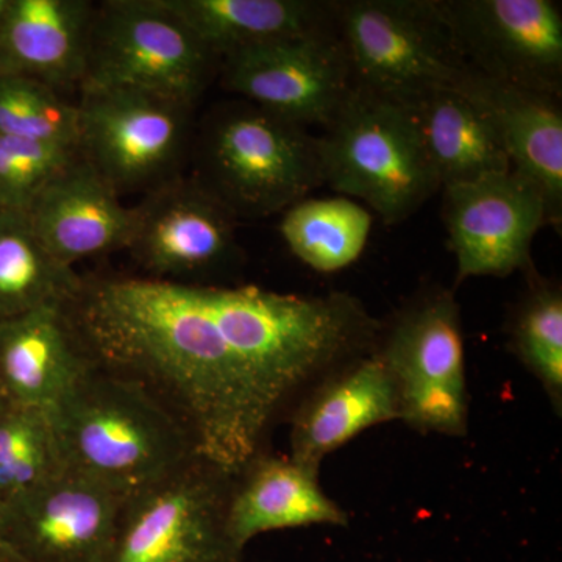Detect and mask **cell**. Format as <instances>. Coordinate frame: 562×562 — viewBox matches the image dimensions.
Masks as SVG:
<instances>
[{"mask_svg": "<svg viewBox=\"0 0 562 562\" xmlns=\"http://www.w3.org/2000/svg\"><path fill=\"white\" fill-rule=\"evenodd\" d=\"M247 476L233 491L227 531L239 550L262 535L306 525H346V513L317 483V471L292 460L251 461Z\"/></svg>", "mask_w": 562, "mask_h": 562, "instance_id": "ffe728a7", "label": "cell"}, {"mask_svg": "<svg viewBox=\"0 0 562 562\" xmlns=\"http://www.w3.org/2000/svg\"><path fill=\"white\" fill-rule=\"evenodd\" d=\"M0 135L79 149V106L43 81L0 76Z\"/></svg>", "mask_w": 562, "mask_h": 562, "instance_id": "484cf974", "label": "cell"}, {"mask_svg": "<svg viewBox=\"0 0 562 562\" xmlns=\"http://www.w3.org/2000/svg\"><path fill=\"white\" fill-rule=\"evenodd\" d=\"M83 286L76 269L44 249L27 211L0 210V319L68 306Z\"/></svg>", "mask_w": 562, "mask_h": 562, "instance_id": "603a6c76", "label": "cell"}, {"mask_svg": "<svg viewBox=\"0 0 562 562\" xmlns=\"http://www.w3.org/2000/svg\"><path fill=\"white\" fill-rule=\"evenodd\" d=\"M0 562H14V561H11L10 558H7L5 554L0 552Z\"/></svg>", "mask_w": 562, "mask_h": 562, "instance_id": "4dcf8cb0", "label": "cell"}, {"mask_svg": "<svg viewBox=\"0 0 562 562\" xmlns=\"http://www.w3.org/2000/svg\"><path fill=\"white\" fill-rule=\"evenodd\" d=\"M442 192L458 281L530 268L535 236L549 225L546 199L530 179L512 169Z\"/></svg>", "mask_w": 562, "mask_h": 562, "instance_id": "4fadbf2b", "label": "cell"}, {"mask_svg": "<svg viewBox=\"0 0 562 562\" xmlns=\"http://www.w3.org/2000/svg\"><path fill=\"white\" fill-rule=\"evenodd\" d=\"M333 9L357 90L413 110L469 72L435 0H346Z\"/></svg>", "mask_w": 562, "mask_h": 562, "instance_id": "5b68a950", "label": "cell"}, {"mask_svg": "<svg viewBox=\"0 0 562 562\" xmlns=\"http://www.w3.org/2000/svg\"><path fill=\"white\" fill-rule=\"evenodd\" d=\"M217 58L335 25L333 2L317 0H161Z\"/></svg>", "mask_w": 562, "mask_h": 562, "instance_id": "44dd1931", "label": "cell"}, {"mask_svg": "<svg viewBox=\"0 0 562 562\" xmlns=\"http://www.w3.org/2000/svg\"><path fill=\"white\" fill-rule=\"evenodd\" d=\"M392 419H401L392 373L382 355L366 358L299 412L291 432V460L317 471L325 454L366 428Z\"/></svg>", "mask_w": 562, "mask_h": 562, "instance_id": "d6986e66", "label": "cell"}, {"mask_svg": "<svg viewBox=\"0 0 562 562\" xmlns=\"http://www.w3.org/2000/svg\"><path fill=\"white\" fill-rule=\"evenodd\" d=\"M80 92V155L117 194L149 192L177 177L190 139V103L132 88Z\"/></svg>", "mask_w": 562, "mask_h": 562, "instance_id": "52a82bcc", "label": "cell"}, {"mask_svg": "<svg viewBox=\"0 0 562 562\" xmlns=\"http://www.w3.org/2000/svg\"><path fill=\"white\" fill-rule=\"evenodd\" d=\"M454 47L487 79L562 94V11L553 0H435Z\"/></svg>", "mask_w": 562, "mask_h": 562, "instance_id": "9c48e42d", "label": "cell"}, {"mask_svg": "<svg viewBox=\"0 0 562 562\" xmlns=\"http://www.w3.org/2000/svg\"><path fill=\"white\" fill-rule=\"evenodd\" d=\"M92 362L66 306L0 319V386L13 405L54 412Z\"/></svg>", "mask_w": 562, "mask_h": 562, "instance_id": "e0dca14e", "label": "cell"}, {"mask_svg": "<svg viewBox=\"0 0 562 562\" xmlns=\"http://www.w3.org/2000/svg\"><path fill=\"white\" fill-rule=\"evenodd\" d=\"M11 0H0V24L5 20L7 11L10 9Z\"/></svg>", "mask_w": 562, "mask_h": 562, "instance_id": "f1b7e54d", "label": "cell"}, {"mask_svg": "<svg viewBox=\"0 0 562 562\" xmlns=\"http://www.w3.org/2000/svg\"><path fill=\"white\" fill-rule=\"evenodd\" d=\"M319 143L324 183L360 199L387 225L412 217L439 190L409 109L353 88Z\"/></svg>", "mask_w": 562, "mask_h": 562, "instance_id": "277c9868", "label": "cell"}, {"mask_svg": "<svg viewBox=\"0 0 562 562\" xmlns=\"http://www.w3.org/2000/svg\"><path fill=\"white\" fill-rule=\"evenodd\" d=\"M27 214L44 249L69 268L127 249L135 227V209L122 203L80 151L40 192Z\"/></svg>", "mask_w": 562, "mask_h": 562, "instance_id": "9a60e30c", "label": "cell"}, {"mask_svg": "<svg viewBox=\"0 0 562 562\" xmlns=\"http://www.w3.org/2000/svg\"><path fill=\"white\" fill-rule=\"evenodd\" d=\"M412 111L441 190L512 171L490 117L458 88L431 92Z\"/></svg>", "mask_w": 562, "mask_h": 562, "instance_id": "7402d4cb", "label": "cell"}, {"mask_svg": "<svg viewBox=\"0 0 562 562\" xmlns=\"http://www.w3.org/2000/svg\"><path fill=\"white\" fill-rule=\"evenodd\" d=\"M198 162L194 179L236 220L281 213L325 184L317 136L246 101L210 114Z\"/></svg>", "mask_w": 562, "mask_h": 562, "instance_id": "3957f363", "label": "cell"}, {"mask_svg": "<svg viewBox=\"0 0 562 562\" xmlns=\"http://www.w3.org/2000/svg\"><path fill=\"white\" fill-rule=\"evenodd\" d=\"M221 69L225 90L303 127H328L353 91L336 25L228 52Z\"/></svg>", "mask_w": 562, "mask_h": 562, "instance_id": "30bf717a", "label": "cell"}, {"mask_svg": "<svg viewBox=\"0 0 562 562\" xmlns=\"http://www.w3.org/2000/svg\"><path fill=\"white\" fill-rule=\"evenodd\" d=\"M66 310L91 360L146 384L187 427L195 457L231 476L255 461L292 391L375 333L346 294L149 277L83 281Z\"/></svg>", "mask_w": 562, "mask_h": 562, "instance_id": "6da1fadb", "label": "cell"}, {"mask_svg": "<svg viewBox=\"0 0 562 562\" xmlns=\"http://www.w3.org/2000/svg\"><path fill=\"white\" fill-rule=\"evenodd\" d=\"M10 405L9 398H7L5 392H3L2 386H0V414L5 412L7 406Z\"/></svg>", "mask_w": 562, "mask_h": 562, "instance_id": "f546056e", "label": "cell"}, {"mask_svg": "<svg viewBox=\"0 0 562 562\" xmlns=\"http://www.w3.org/2000/svg\"><path fill=\"white\" fill-rule=\"evenodd\" d=\"M95 7L87 0H11L0 24V76L81 85Z\"/></svg>", "mask_w": 562, "mask_h": 562, "instance_id": "ac0fdd59", "label": "cell"}, {"mask_svg": "<svg viewBox=\"0 0 562 562\" xmlns=\"http://www.w3.org/2000/svg\"><path fill=\"white\" fill-rule=\"evenodd\" d=\"M63 471L52 413L10 403L0 414V505Z\"/></svg>", "mask_w": 562, "mask_h": 562, "instance_id": "d4e9b609", "label": "cell"}, {"mask_svg": "<svg viewBox=\"0 0 562 562\" xmlns=\"http://www.w3.org/2000/svg\"><path fill=\"white\" fill-rule=\"evenodd\" d=\"M236 217L195 179L177 176L135 206L127 250L149 279L190 283L239 258Z\"/></svg>", "mask_w": 562, "mask_h": 562, "instance_id": "5bb4252c", "label": "cell"}, {"mask_svg": "<svg viewBox=\"0 0 562 562\" xmlns=\"http://www.w3.org/2000/svg\"><path fill=\"white\" fill-rule=\"evenodd\" d=\"M458 90L490 117L514 171L530 179L542 192L549 224L562 221L561 98L487 79L469 68Z\"/></svg>", "mask_w": 562, "mask_h": 562, "instance_id": "2e32d148", "label": "cell"}, {"mask_svg": "<svg viewBox=\"0 0 562 562\" xmlns=\"http://www.w3.org/2000/svg\"><path fill=\"white\" fill-rule=\"evenodd\" d=\"M372 214L349 198H306L283 211L281 238L292 255L317 272H338L361 257Z\"/></svg>", "mask_w": 562, "mask_h": 562, "instance_id": "cb8c5ba5", "label": "cell"}, {"mask_svg": "<svg viewBox=\"0 0 562 562\" xmlns=\"http://www.w3.org/2000/svg\"><path fill=\"white\" fill-rule=\"evenodd\" d=\"M225 475L194 458L125 502L105 562H239L227 531Z\"/></svg>", "mask_w": 562, "mask_h": 562, "instance_id": "ba28073f", "label": "cell"}, {"mask_svg": "<svg viewBox=\"0 0 562 562\" xmlns=\"http://www.w3.org/2000/svg\"><path fill=\"white\" fill-rule=\"evenodd\" d=\"M514 346L528 369L553 398L562 392V295L557 286L538 284L514 325Z\"/></svg>", "mask_w": 562, "mask_h": 562, "instance_id": "4316f807", "label": "cell"}, {"mask_svg": "<svg viewBox=\"0 0 562 562\" xmlns=\"http://www.w3.org/2000/svg\"><path fill=\"white\" fill-rule=\"evenodd\" d=\"M397 387L401 419L461 435L468 424L460 310L449 292L430 295L392 328L382 353Z\"/></svg>", "mask_w": 562, "mask_h": 562, "instance_id": "8fae6325", "label": "cell"}, {"mask_svg": "<svg viewBox=\"0 0 562 562\" xmlns=\"http://www.w3.org/2000/svg\"><path fill=\"white\" fill-rule=\"evenodd\" d=\"M79 149L0 135V210L27 211Z\"/></svg>", "mask_w": 562, "mask_h": 562, "instance_id": "83f0119b", "label": "cell"}, {"mask_svg": "<svg viewBox=\"0 0 562 562\" xmlns=\"http://www.w3.org/2000/svg\"><path fill=\"white\" fill-rule=\"evenodd\" d=\"M220 58L161 0L95 9L80 87L132 88L194 106Z\"/></svg>", "mask_w": 562, "mask_h": 562, "instance_id": "8992f818", "label": "cell"}, {"mask_svg": "<svg viewBox=\"0 0 562 562\" xmlns=\"http://www.w3.org/2000/svg\"><path fill=\"white\" fill-rule=\"evenodd\" d=\"M124 505L66 469L0 505V552L14 562H105Z\"/></svg>", "mask_w": 562, "mask_h": 562, "instance_id": "7c38bea8", "label": "cell"}, {"mask_svg": "<svg viewBox=\"0 0 562 562\" xmlns=\"http://www.w3.org/2000/svg\"><path fill=\"white\" fill-rule=\"evenodd\" d=\"M52 417L65 468L125 502L198 458L187 427L158 395L95 362Z\"/></svg>", "mask_w": 562, "mask_h": 562, "instance_id": "7a4b0ae2", "label": "cell"}]
</instances>
